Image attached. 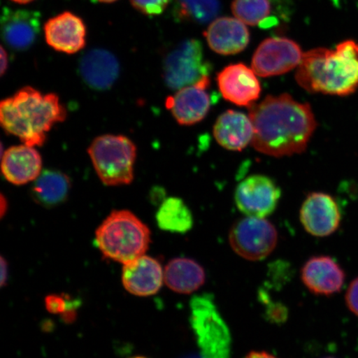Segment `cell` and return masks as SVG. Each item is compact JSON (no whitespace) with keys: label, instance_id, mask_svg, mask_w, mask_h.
<instances>
[{"label":"cell","instance_id":"cell-31","mask_svg":"<svg viewBox=\"0 0 358 358\" xmlns=\"http://www.w3.org/2000/svg\"><path fill=\"white\" fill-rule=\"evenodd\" d=\"M0 262H1V281H0V285L3 287L6 285L8 278V262L3 257Z\"/></svg>","mask_w":358,"mask_h":358},{"label":"cell","instance_id":"cell-22","mask_svg":"<svg viewBox=\"0 0 358 358\" xmlns=\"http://www.w3.org/2000/svg\"><path fill=\"white\" fill-rule=\"evenodd\" d=\"M164 280L174 292L189 294L203 286L206 281L204 268L194 259L176 258L168 263L164 271Z\"/></svg>","mask_w":358,"mask_h":358},{"label":"cell","instance_id":"cell-6","mask_svg":"<svg viewBox=\"0 0 358 358\" xmlns=\"http://www.w3.org/2000/svg\"><path fill=\"white\" fill-rule=\"evenodd\" d=\"M136 153V145L128 137L115 134L98 136L88 148L93 167L106 186L132 182Z\"/></svg>","mask_w":358,"mask_h":358},{"label":"cell","instance_id":"cell-2","mask_svg":"<svg viewBox=\"0 0 358 358\" xmlns=\"http://www.w3.org/2000/svg\"><path fill=\"white\" fill-rule=\"evenodd\" d=\"M295 79L310 93L352 95L358 89V43L346 40L334 49L317 48L303 53Z\"/></svg>","mask_w":358,"mask_h":358},{"label":"cell","instance_id":"cell-21","mask_svg":"<svg viewBox=\"0 0 358 358\" xmlns=\"http://www.w3.org/2000/svg\"><path fill=\"white\" fill-rule=\"evenodd\" d=\"M213 136L219 145L231 151H241L252 144L254 127L249 115L234 110L219 115L213 127Z\"/></svg>","mask_w":358,"mask_h":358},{"label":"cell","instance_id":"cell-35","mask_svg":"<svg viewBox=\"0 0 358 358\" xmlns=\"http://www.w3.org/2000/svg\"><path fill=\"white\" fill-rule=\"evenodd\" d=\"M95 1L100 2V3H110L115 2L116 0H95Z\"/></svg>","mask_w":358,"mask_h":358},{"label":"cell","instance_id":"cell-14","mask_svg":"<svg viewBox=\"0 0 358 358\" xmlns=\"http://www.w3.org/2000/svg\"><path fill=\"white\" fill-rule=\"evenodd\" d=\"M43 31L47 43L57 52L74 55L86 46V25L73 13L51 17L45 22Z\"/></svg>","mask_w":358,"mask_h":358},{"label":"cell","instance_id":"cell-32","mask_svg":"<svg viewBox=\"0 0 358 358\" xmlns=\"http://www.w3.org/2000/svg\"><path fill=\"white\" fill-rule=\"evenodd\" d=\"M245 358H277L267 352L252 351L248 353Z\"/></svg>","mask_w":358,"mask_h":358},{"label":"cell","instance_id":"cell-33","mask_svg":"<svg viewBox=\"0 0 358 358\" xmlns=\"http://www.w3.org/2000/svg\"><path fill=\"white\" fill-rule=\"evenodd\" d=\"M8 55L4 50L3 48H1V70H0V73H1V75L3 76L4 73H6L7 69H8Z\"/></svg>","mask_w":358,"mask_h":358},{"label":"cell","instance_id":"cell-5","mask_svg":"<svg viewBox=\"0 0 358 358\" xmlns=\"http://www.w3.org/2000/svg\"><path fill=\"white\" fill-rule=\"evenodd\" d=\"M190 324L203 358H231L232 338L211 294L192 298Z\"/></svg>","mask_w":358,"mask_h":358},{"label":"cell","instance_id":"cell-10","mask_svg":"<svg viewBox=\"0 0 358 358\" xmlns=\"http://www.w3.org/2000/svg\"><path fill=\"white\" fill-rule=\"evenodd\" d=\"M280 196V189L273 179L254 174L237 185L235 203L246 217L265 218L275 212Z\"/></svg>","mask_w":358,"mask_h":358},{"label":"cell","instance_id":"cell-17","mask_svg":"<svg viewBox=\"0 0 358 358\" xmlns=\"http://www.w3.org/2000/svg\"><path fill=\"white\" fill-rule=\"evenodd\" d=\"M164 276L159 262L144 255L125 264L122 271V283L129 293L136 296H150L162 288Z\"/></svg>","mask_w":358,"mask_h":358},{"label":"cell","instance_id":"cell-4","mask_svg":"<svg viewBox=\"0 0 358 358\" xmlns=\"http://www.w3.org/2000/svg\"><path fill=\"white\" fill-rule=\"evenodd\" d=\"M96 243L106 258L125 265L144 256L150 243V231L133 213L117 210L97 228Z\"/></svg>","mask_w":358,"mask_h":358},{"label":"cell","instance_id":"cell-13","mask_svg":"<svg viewBox=\"0 0 358 358\" xmlns=\"http://www.w3.org/2000/svg\"><path fill=\"white\" fill-rule=\"evenodd\" d=\"M217 83L224 99L236 106L249 107L261 96L257 73L243 64L227 66L217 74Z\"/></svg>","mask_w":358,"mask_h":358},{"label":"cell","instance_id":"cell-20","mask_svg":"<svg viewBox=\"0 0 358 358\" xmlns=\"http://www.w3.org/2000/svg\"><path fill=\"white\" fill-rule=\"evenodd\" d=\"M79 70L84 83L96 91L108 90L118 79L120 64L117 58L109 51L95 48L80 61Z\"/></svg>","mask_w":358,"mask_h":358},{"label":"cell","instance_id":"cell-1","mask_svg":"<svg viewBox=\"0 0 358 358\" xmlns=\"http://www.w3.org/2000/svg\"><path fill=\"white\" fill-rule=\"evenodd\" d=\"M248 110L254 149L276 158L303 153L317 125L310 105L295 101L287 93L268 96Z\"/></svg>","mask_w":358,"mask_h":358},{"label":"cell","instance_id":"cell-3","mask_svg":"<svg viewBox=\"0 0 358 358\" xmlns=\"http://www.w3.org/2000/svg\"><path fill=\"white\" fill-rule=\"evenodd\" d=\"M67 112L55 93L43 94L24 87L0 104V122L4 131L24 145L42 146L55 124L64 122Z\"/></svg>","mask_w":358,"mask_h":358},{"label":"cell","instance_id":"cell-29","mask_svg":"<svg viewBox=\"0 0 358 358\" xmlns=\"http://www.w3.org/2000/svg\"><path fill=\"white\" fill-rule=\"evenodd\" d=\"M132 6L138 12L148 16H156L162 13L171 0H129Z\"/></svg>","mask_w":358,"mask_h":358},{"label":"cell","instance_id":"cell-27","mask_svg":"<svg viewBox=\"0 0 358 358\" xmlns=\"http://www.w3.org/2000/svg\"><path fill=\"white\" fill-rule=\"evenodd\" d=\"M45 306L53 315H64L69 311L77 310L79 303L67 294H50L45 299Z\"/></svg>","mask_w":358,"mask_h":358},{"label":"cell","instance_id":"cell-25","mask_svg":"<svg viewBox=\"0 0 358 358\" xmlns=\"http://www.w3.org/2000/svg\"><path fill=\"white\" fill-rule=\"evenodd\" d=\"M220 10V0H176L173 16L178 21L203 24L214 20Z\"/></svg>","mask_w":358,"mask_h":358},{"label":"cell","instance_id":"cell-12","mask_svg":"<svg viewBox=\"0 0 358 358\" xmlns=\"http://www.w3.org/2000/svg\"><path fill=\"white\" fill-rule=\"evenodd\" d=\"M299 219L308 234L325 237L338 229L342 217L338 204L332 196L312 192L302 204Z\"/></svg>","mask_w":358,"mask_h":358},{"label":"cell","instance_id":"cell-24","mask_svg":"<svg viewBox=\"0 0 358 358\" xmlns=\"http://www.w3.org/2000/svg\"><path fill=\"white\" fill-rule=\"evenodd\" d=\"M157 225L171 234H185L194 227V217L182 199L176 196L165 199L156 213Z\"/></svg>","mask_w":358,"mask_h":358},{"label":"cell","instance_id":"cell-7","mask_svg":"<svg viewBox=\"0 0 358 358\" xmlns=\"http://www.w3.org/2000/svg\"><path fill=\"white\" fill-rule=\"evenodd\" d=\"M211 69L205 59L203 44L199 40L189 39L179 43L165 57L163 76L167 87L178 91L209 76Z\"/></svg>","mask_w":358,"mask_h":358},{"label":"cell","instance_id":"cell-34","mask_svg":"<svg viewBox=\"0 0 358 358\" xmlns=\"http://www.w3.org/2000/svg\"><path fill=\"white\" fill-rule=\"evenodd\" d=\"M11 1L20 3V4H27L31 2H33L34 0H11Z\"/></svg>","mask_w":358,"mask_h":358},{"label":"cell","instance_id":"cell-38","mask_svg":"<svg viewBox=\"0 0 358 358\" xmlns=\"http://www.w3.org/2000/svg\"><path fill=\"white\" fill-rule=\"evenodd\" d=\"M324 358H334V357H324Z\"/></svg>","mask_w":358,"mask_h":358},{"label":"cell","instance_id":"cell-26","mask_svg":"<svg viewBox=\"0 0 358 358\" xmlns=\"http://www.w3.org/2000/svg\"><path fill=\"white\" fill-rule=\"evenodd\" d=\"M231 11L236 19L250 26L261 25L270 17V0H234Z\"/></svg>","mask_w":358,"mask_h":358},{"label":"cell","instance_id":"cell-19","mask_svg":"<svg viewBox=\"0 0 358 358\" xmlns=\"http://www.w3.org/2000/svg\"><path fill=\"white\" fill-rule=\"evenodd\" d=\"M42 166L41 155L33 146H12L2 155L3 176L13 185L35 181L42 173Z\"/></svg>","mask_w":358,"mask_h":358},{"label":"cell","instance_id":"cell-9","mask_svg":"<svg viewBox=\"0 0 358 358\" xmlns=\"http://www.w3.org/2000/svg\"><path fill=\"white\" fill-rule=\"evenodd\" d=\"M303 53L299 45L287 38H268L255 52L252 69L259 77L268 78L289 73L298 67Z\"/></svg>","mask_w":358,"mask_h":358},{"label":"cell","instance_id":"cell-16","mask_svg":"<svg viewBox=\"0 0 358 358\" xmlns=\"http://www.w3.org/2000/svg\"><path fill=\"white\" fill-rule=\"evenodd\" d=\"M345 272L328 256L308 259L301 268V280L311 293L329 296L339 292L345 281Z\"/></svg>","mask_w":358,"mask_h":358},{"label":"cell","instance_id":"cell-36","mask_svg":"<svg viewBox=\"0 0 358 358\" xmlns=\"http://www.w3.org/2000/svg\"><path fill=\"white\" fill-rule=\"evenodd\" d=\"M183 358H203L200 356H196V355H189V356H186Z\"/></svg>","mask_w":358,"mask_h":358},{"label":"cell","instance_id":"cell-28","mask_svg":"<svg viewBox=\"0 0 358 358\" xmlns=\"http://www.w3.org/2000/svg\"><path fill=\"white\" fill-rule=\"evenodd\" d=\"M261 301L266 304V317L274 324H283L288 317V310L284 304L275 303L268 299L267 294L261 290L259 293Z\"/></svg>","mask_w":358,"mask_h":358},{"label":"cell","instance_id":"cell-18","mask_svg":"<svg viewBox=\"0 0 358 358\" xmlns=\"http://www.w3.org/2000/svg\"><path fill=\"white\" fill-rule=\"evenodd\" d=\"M204 36L213 52L225 56L243 52L250 42L248 27L236 17H222L215 20Z\"/></svg>","mask_w":358,"mask_h":358},{"label":"cell","instance_id":"cell-15","mask_svg":"<svg viewBox=\"0 0 358 358\" xmlns=\"http://www.w3.org/2000/svg\"><path fill=\"white\" fill-rule=\"evenodd\" d=\"M41 27L38 12L4 8L1 17V34L8 47L24 51L37 40Z\"/></svg>","mask_w":358,"mask_h":358},{"label":"cell","instance_id":"cell-8","mask_svg":"<svg viewBox=\"0 0 358 358\" xmlns=\"http://www.w3.org/2000/svg\"><path fill=\"white\" fill-rule=\"evenodd\" d=\"M232 250L239 257L250 262L266 259L278 243V231L271 222L256 217L237 220L229 232Z\"/></svg>","mask_w":358,"mask_h":358},{"label":"cell","instance_id":"cell-37","mask_svg":"<svg viewBox=\"0 0 358 358\" xmlns=\"http://www.w3.org/2000/svg\"><path fill=\"white\" fill-rule=\"evenodd\" d=\"M131 358H147V357H131Z\"/></svg>","mask_w":358,"mask_h":358},{"label":"cell","instance_id":"cell-30","mask_svg":"<svg viewBox=\"0 0 358 358\" xmlns=\"http://www.w3.org/2000/svg\"><path fill=\"white\" fill-rule=\"evenodd\" d=\"M345 299L349 310L358 317V277L349 285Z\"/></svg>","mask_w":358,"mask_h":358},{"label":"cell","instance_id":"cell-23","mask_svg":"<svg viewBox=\"0 0 358 358\" xmlns=\"http://www.w3.org/2000/svg\"><path fill=\"white\" fill-rule=\"evenodd\" d=\"M70 189L71 180L66 174L48 169L36 179L31 194L38 204L45 208H53L64 203Z\"/></svg>","mask_w":358,"mask_h":358},{"label":"cell","instance_id":"cell-11","mask_svg":"<svg viewBox=\"0 0 358 358\" xmlns=\"http://www.w3.org/2000/svg\"><path fill=\"white\" fill-rule=\"evenodd\" d=\"M209 87V76H205L199 82L178 90L173 96L168 98L167 108L179 124H195L208 115L212 106Z\"/></svg>","mask_w":358,"mask_h":358}]
</instances>
